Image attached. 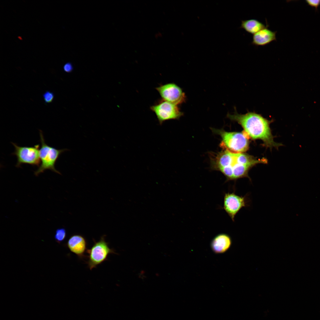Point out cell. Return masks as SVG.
Listing matches in <instances>:
<instances>
[{"label":"cell","mask_w":320,"mask_h":320,"mask_svg":"<svg viewBox=\"0 0 320 320\" xmlns=\"http://www.w3.org/2000/svg\"><path fill=\"white\" fill-rule=\"evenodd\" d=\"M267 160L256 159L244 153H237L226 150L216 157L214 164L217 169L226 177L227 180L248 178L250 169L258 164H266Z\"/></svg>","instance_id":"1"},{"label":"cell","mask_w":320,"mask_h":320,"mask_svg":"<svg viewBox=\"0 0 320 320\" xmlns=\"http://www.w3.org/2000/svg\"><path fill=\"white\" fill-rule=\"evenodd\" d=\"M236 111L233 114L228 113L227 117L239 124L247 136L254 140H262L264 144L270 148H277L281 145L274 140L270 127L271 121L255 112H248L241 114Z\"/></svg>","instance_id":"2"},{"label":"cell","mask_w":320,"mask_h":320,"mask_svg":"<svg viewBox=\"0 0 320 320\" xmlns=\"http://www.w3.org/2000/svg\"><path fill=\"white\" fill-rule=\"evenodd\" d=\"M39 131L41 144L39 150L41 164L38 169L34 171V174L37 176L41 173L43 172L45 170L49 169L61 175L60 173L56 169L55 164L61 154L68 151V149L66 148L58 149L49 146L45 142L42 131L40 130Z\"/></svg>","instance_id":"3"},{"label":"cell","mask_w":320,"mask_h":320,"mask_svg":"<svg viewBox=\"0 0 320 320\" xmlns=\"http://www.w3.org/2000/svg\"><path fill=\"white\" fill-rule=\"evenodd\" d=\"M222 139L221 145L230 151L243 153L248 149L249 142L247 135L244 133L227 132L221 129H213Z\"/></svg>","instance_id":"4"},{"label":"cell","mask_w":320,"mask_h":320,"mask_svg":"<svg viewBox=\"0 0 320 320\" xmlns=\"http://www.w3.org/2000/svg\"><path fill=\"white\" fill-rule=\"evenodd\" d=\"M105 235L102 236L98 241L94 240V244L92 246L90 249L87 250L86 252L89 255L87 263L91 270L107 260L109 254H116L115 251L109 247L108 243L105 241Z\"/></svg>","instance_id":"5"},{"label":"cell","mask_w":320,"mask_h":320,"mask_svg":"<svg viewBox=\"0 0 320 320\" xmlns=\"http://www.w3.org/2000/svg\"><path fill=\"white\" fill-rule=\"evenodd\" d=\"M15 148L12 155L16 156L17 163L16 167H20L23 164H27L33 166H39L40 158L39 144L33 146H20L12 143Z\"/></svg>","instance_id":"6"},{"label":"cell","mask_w":320,"mask_h":320,"mask_svg":"<svg viewBox=\"0 0 320 320\" xmlns=\"http://www.w3.org/2000/svg\"><path fill=\"white\" fill-rule=\"evenodd\" d=\"M150 108L156 115L160 125L166 121L178 119L183 115L177 105L162 100Z\"/></svg>","instance_id":"7"},{"label":"cell","mask_w":320,"mask_h":320,"mask_svg":"<svg viewBox=\"0 0 320 320\" xmlns=\"http://www.w3.org/2000/svg\"><path fill=\"white\" fill-rule=\"evenodd\" d=\"M248 196L246 194L244 196H239L234 192L225 194L223 208L233 222L236 215L242 208L249 206V201Z\"/></svg>","instance_id":"8"},{"label":"cell","mask_w":320,"mask_h":320,"mask_svg":"<svg viewBox=\"0 0 320 320\" xmlns=\"http://www.w3.org/2000/svg\"><path fill=\"white\" fill-rule=\"evenodd\" d=\"M156 89L163 100L177 105L185 102V93L180 87L174 83L161 85Z\"/></svg>","instance_id":"9"},{"label":"cell","mask_w":320,"mask_h":320,"mask_svg":"<svg viewBox=\"0 0 320 320\" xmlns=\"http://www.w3.org/2000/svg\"><path fill=\"white\" fill-rule=\"evenodd\" d=\"M67 245L69 250L76 254L79 258L85 257L84 254L87 251V241L85 238L80 235H74L68 239Z\"/></svg>","instance_id":"10"},{"label":"cell","mask_w":320,"mask_h":320,"mask_svg":"<svg viewBox=\"0 0 320 320\" xmlns=\"http://www.w3.org/2000/svg\"><path fill=\"white\" fill-rule=\"evenodd\" d=\"M266 20V27L254 34L252 44L256 46H263L276 41L277 31H273L268 28V24Z\"/></svg>","instance_id":"11"},{"label":"cell","mask_w":320,"mask_h":320,"mask_svg":"<svg viewBox=\"0 0 320 320\" xmlns=\"http://www.w3.org/2000/svg\"><path fill=\"white\" fill-rule=\"evenodd\" d=\"M232 243L230 236L225 233L216 236L211 243L213 251L216 253H222L227 251L230 247Z\"/></svg>","instance_id":"12"},{"label":"cell","mask_w":320,"mask_h":320,"mask_svg":"<svg viewBox=\"0 0 320 320\" xmlns=\"http://www.w3.org/2000/svg\"><path fill=\"white\" fill-rule=\"evenodd\" d=\"M266 26V25L256 19H250L242 20L240 28L253 35Z\"/></svg>","instance_id":"13"},{"label":"cell","mask_w":320,"mask_h":320,"mask_svg":"<svg viewBox=\"0 0 320 320\" xmlns=\"http://www.w3.org/2000/svg\"><path fill=\"white\" fill-rule=\"evenodd\" d=\"M66 231L65 228H61L57 229L55 231V239L57 243H61L65 239Z\"/></svg>","instance_id":"14"},{"label":"cell","mask_w":320,"mask_h":320,"mask_svg":"<svg viewBox=\"0 0 320 320\" xmlns=\"http://www.w3.org/2000/svg\"><path fill=\"white\" fill-rule=\"evenodd\" d=\"M43 97L45 103L49 104L53 101L55 98V95L52 92L47 91L43 94Z\"/></svg>","instance_id":"15"},{"label":"cell","mask_w":320,"mask_h":320,"mask_svg":"<svg viewBox=\"0 0 320 320\" xmlns=\"http://www.w3.org/2000/svg\"><path fill=\"white\" fill-rule=\"evenodd\" d=\"M305 2L309 5L314 7L316 11L317 10L318 7L320 5V0H306Z\"/></svg>","instance_id":"16"},{"label":"cell","mask_w":320,"mask_h":320,"mask_svg":"<svg viewBox=\"0 0 320 320\" xmlns=\"http://www.w3.org/2000/svg\"><path fill=\"white\" fill-rule=\"evenodd\" d=\"M63 68L64 71L65 72L67 73H69L72 71L73 67L71 63H67L64 65Z\"/></svg>","instance_id":"17"}]
</instances>
